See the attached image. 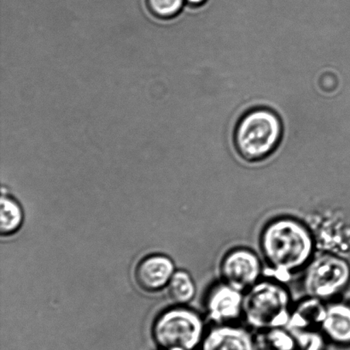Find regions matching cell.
<instances>
[{"mask_svg":"<svg viewBox=\"0 0 350 350\" xmlns=\"http://www.w3.org/2000/svg\"><path fill=\"white\" fill-rule=\"evenodd\" d=\"M260 252L272 279L286 282L314 258L310 229L296 218L280 217L267 223L260 236Z\"/></svg>","mask_w":350,"mask_h":350,"instance_id":"1","label":"cell"},{"mask_svg":"<svg viewBox=\"0 0 350 350\" xmlns=\"http://www.w3.org/2000/svg\"><path fill=\"white\" fill-rule=\"evenodd\" d=\"M293 308L289 290L282 282L260 279L245 293L243 318L258 332L286 327Z\"/></svg>","mask_w":350,"mask_h":350,"instance_id":"2","label":"cell"},{"mask_svg":"<svg viewBox=\"0 0 350 350\" xmlns=\"http://www.w3.org/2000/svg\"><path fill=\"white\" fill-rule=\"evenodd\" d=\"M282 136V123L275 112L267 108L253 109L236 126L235 147L247 161L262 160L277 149Z\"/></svg>","mask_w":350,"mask_h":350,"instance_id":"3","label":"cell"},{"mask_svg":"<svg viewBox=\"0 0 350 350\" xmlns=\"http://www.w3.org/2000/svg\"><path fill=\"white\" fill-rule=\"evenodd\" d=\"M204 318L197 312L177 306L161 314L154 322L152 336L163 350H195L206 334Z\"/></svg>","mask_w":350,"mask_h":350,"instance_id":"4","label":"cell"},{"mask_svg":"<svg viewBox=\"0 0 350 350\" xmlns=\"http://www.w3.org/2000/svg\"><path fill=\"white\" fill-rule=\"evenodd\" d=\"M350 283V265L342 257L323 253L305 267L303 288L308 297L327 301L341 294Z\"/></svg>","mask_w":350,"mask_h":350,"instance_id":"5","label":"cell"},{"mask_svg":"<svg viewBox=\"0 0 350 350\" xmlns=\"http://www.w3.org/2000/svg\"><path fill=\"white\" fill-rule=\"evenodd\" d=\"M219 270L223 282L245 293L262 279L263 274L260 257L246 248L230 250L223 256Z\"/></svg>","mask_w":350,"mask_h":350,"instance_id":"6","label":"cell"},{"mask_svg":"<svg viewBox=\"0 0 350 350\" xmlns=\"http://www.w3.org/2000/svg\"><path fill=\"white\" fill-rule=\"evenodd\" d=\"M245 292L223 282L215 284L205 299L206 314L213 325L235 324L243 317Z\"/></svg>","mask_w":350,"mask_h":350,"instance_id":"7","label":"cell"},{"mask_svg":"<svg viewBox=\"0 0 350 350\" xmlns=\"http://www.w3.org/2000/svg\"><path fill=\"white\" fill-rule=\"evenodd\" d=\"M200 350H256V338L236 324L213 325L206 332Z\"/></svg>","mask_w":350,"mask_h":350,"instance_id":"8","label":"cell"},{"mask_svg":"<svg viewBox=\"0 0 350 350\" xmlns=\"http://www.w3.org/2000/svg\"><path fill=\"white\" fill-rule=\"evenodd\" d=\"M174 273V263L169 257L150 255L138 264L135 277L140 289L153 293L167 287Z\"/></svg>","mask_w":350,"mask_h":350,"instance_id":"9","label":"cell"},{"mask_svg":"<svg viewBox=\"0 0 350 350\" xmlns=\"http://www.w3.org/2000/svg\"><path fill=\"white\" fill-rule=\"evenodd\" d=\"M321 332L325 340L332 345L350 346V304L345 301L327 304Z\"/></svg>","mask_w":350,"mask_h":350,"instance_id":"10","label":"cell"},{"mask_svg":"<svg viewBox=\"0 0 350 350\" xmlns=\"http://www.w3.org/2000/svg\"><path fill=\"white\" fill-rule=\"evenodd\" d=\"M324 303L317 298L307 297L293 308L286 327L290 330L321 331L327 307Z\"/></svg>","mask_w":350,"mask_h":350,"instance_id":"11","label":"cell"},{"mask_svg":"<svg viewBox=\"0 0 350 350\" xmlns=\"http://www.w3.org/2000/svg\"><path fill=\"white\" fill-rule=\"evenodd\" d=\"M255 338L256 350H298L293 332L286 327L259 332Z\"/></svg>","mask_w":350,"mask_h":350,"instance_id":"12","label":"cell"},{"mask_svg":"<svg viewBox=\"0 0 350 350\" xmlns=\"http://www.w3.org/2000/svg\"><path fill=\"white\" fill-rule=\"evenodd\" d=\"M196 284L190 274L185 271L175 272L167 286V295L177 306L191 303L196 296Z\"/></svg>","mask_w":350,"mask_h":350,"instance_id":"13","label":"cell"},{"mask_svg":"<svg viewBox=\"0 0 350 350\" xmlns=\"http://www.w3.org/2000/svg\"><path fill=\"white\" fill-rule=\"evenodd\" d=\"M0 232L2 236H10L19 231L23 222V212L18 203L13 199L3 195Z\"/></svg>","mask_w":350,"mask_h":350,"instance_id":"14","label":"cell"},{"mask_svg":"<svg viewBox=\"0 0 350 350\" xmlns=\"http://www.w3.org/2000/svg\"><path fill=\"white\" fill-rule=\"evenodd\" d=\"M291 331L293 332L295 338L297 339L298 350H324L327 340L321 331Z\"/></svg>","mask_w":350,"mask_h":350,"instance_id":"15","label":"cell"},{"mask_svg":"<svg viewBox=\"0 0 350 350\" xmlns=\"http://www.w3.org/2000/svg\"><path fill=\"white\" fill-rule=\"evenodd\" d=\"M185 0H148L150 10L161 17L177 15L184 5Z\"/></svg>","mask_w":350,"mask_h":350,"instance_id":"16","label":"cell"},{"mask_svg":"<svg viewBox=\"0 0 350 350\" xmlns=\"http://www.w3.org/2000/svg\"><path fill=\"white\" fill-rule=\"evenodd\" d=\"M185 1L192 6H200L204 5L207 0H185Z\"/></svg>","mask_w":350,"mask_h":350,"instance_id":"17","label":"cell"}]
</instances>
